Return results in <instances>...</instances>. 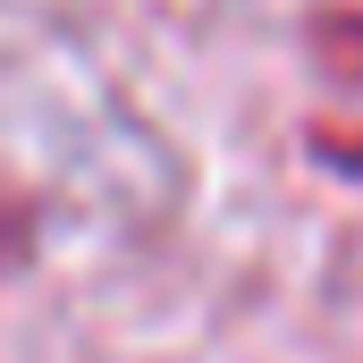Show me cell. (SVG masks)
Here are the masks:
<instances>
[{
    "mask_svg": "<svg viewBox=\"0 0 363 363\" xmlns=\"http://www.w3.org/2000/svg\"><path fill=\"white\" fill-rule=\"evenodd\" d=\"M313 43H321V60H338L347 77H363V9H321Z\"/></svg>",
    "mask_w": 363,
    "mask_h": 363,
    "instance_id": "6da1fadb",
    "label": "cell"
},
{
    "mask_svg": "<svg viewBox=\"0 0 363 363\" xmlns=\"http://www.w3.org/2000/svg\"><path fill=\"white\" fill-rule=\"evenodd\" d=\"M313 152H321L330 169L363 178V127H347V118H321V127H313Z\"/></svg>",
    "mask_w": 363,
    "mask_h": 363,
    "instance_id": "7a4b0ae2",
    "label": "cell"
},
{
    "mask_svg": "<svg viewBox=\"0 0 363 363\" xmlns=\"http://www.w3.org/2000/svg\"><path fill=\"white\" fill-rule=\"evenodd\" d=\"M17 245H26V211H17V203H0V262H9Z\"/></svg>",
    "mask_w": 363,
    "mask_h": 363,
    "instance_id": "3957f363",
    "label": "cell"
}]
</instances>
